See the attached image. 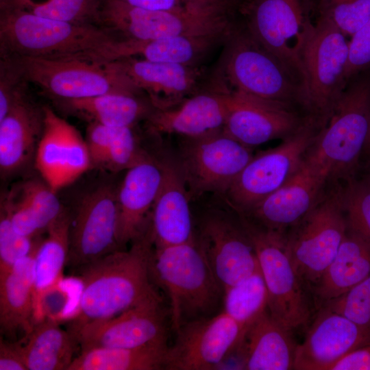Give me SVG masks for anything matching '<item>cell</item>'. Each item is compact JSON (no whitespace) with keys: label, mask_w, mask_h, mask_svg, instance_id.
Masks as SVG:
<instances>
[{"label":"cell","mask_w":370,"mask_h":370,"mask_svg":"<svg viewBox=\"0 0 370 370\" xmlns=\"http://www.w3.org/2000/svg\"><path fill=\"white\" fill-rule=\"evenodd\" d=\"M153 247L149 226L128 250H116L77 269L82 288L70 330L116 316L158 293L149 272Z\"/></svg>","instance_id":"cell-1"},{"label":"cell","mask_w":370,"mask_h":370,"mask_svg":"<svg viewBox=\"0 0 370 370\" xmlns=\"http://www.w3.org/2000/svg\"><path fill=\"white\" fill-rule=\"evenodd\" d=\"M206 86L282 103L306 115V92L300 81L237 21Z\"/></svg>","instance_id":"cell-2"},{"label":"cell","mask_w":370,"mask_h":370,"mask_svg":"<svg viewBox=\"0 0 370 370\" xmlns=\"http://www.w3.org/2000/svg\"><path fill=\"white\" fill-rule=\"evenodd\" d=\"M149 272L154 285L169 300L171 328L220 312L223 291L195 240L165 247H153Z\"/></svg>","instance_id":"cell-3"},{"label":"cell","mask_w":370,"mask_h":370,"mask_svg":"<svg viewBox=\"0 0 370 370\" xmlns=\"http://www.w3.org/2000/svg\"><path fill=\"white\" fill-rule=\"evenodd\" d=\"M370 124V75L352 78L327 124L309 148L304 161L329 186L355 178Z\"/></svg>","instance_id":"cell-4"},{"label":"cell","mask_w":370,"mask_h":370,"mask_svg":"<svg viewBox=\"0 0 370 370\" xmlns=\"http://www.w3.org/2000/svg\"><path fill=\"white\" fill-rule=\"evenodd\" d=\"M115 39L100 26L45 17L0 0V56H77Z\"/></svg>","instance_id":"cell-5"},{"label":"cell","mask_w":370,"mask_h":370,"mask_svg":"<svg viewBox=\"0 0 370 370\" xmlns=\"http://www.w3.org/2000/svg\"><path fill=\"white\" fill-rule=\"evenodd\" d=\"M195 238L223 293L252 274L259 262L239 213L223 195L191 201Z\"/></svg>","instance_id":"cell-6"},{"label":"cell","mask_w":370,"mask_h":370,"mask_svg":"<svg viewBox=\"0 0 370 370\" xmlns=\"http://www.w3.org/2000/svg\"><path fill=\"white\" fill-rule=\"evenodd\" d=\"M314 8V0H245L238 7L240 23L300 81L306 92L303 57L316 28Z\"/></svg>","instance_id":"cell-7"},{"label":"cell","mask_w":370,"mask_h":370,"mask_svg":"<svg viewBox=\"0 0 370 370\" xmlns=\"http://www.w3.org/2000/svg\"><path fill=\"white\" fill-rule=\"evenodd\" d=\"M28 82L55 101L108 93L143 94L113 62L81 56L64 58L15 57Z\"/></svg>","instance_id":"cell-8"},{"label":"cell","mask_w":370,"mask_h":370,"mask_svg":"<svg viewBox=\"0 0 370 370\" xmlns=\"http://www.w3.org/2000/svg\"><path fill=\"white\" fill-rule=\"evenodd\" d=\"M342 185L328 187L312 210L284 235L292 264L309 293L334 258L347 232Z\"/></svg>","instance_id":"cell-9"},{"label":"cell","mask_w":370,"mask_h":370,"mask_svg":"<svg viewBox=\"0 0 370 370\" xmlns=\"http://www.w3.org/2000/svg\"><path fill=\"white\" fill-rule=\"evenodd\" d=\"M174 150L190 201L223 195L254 156L223 129L195 137L178 136Z\"/></svg>","instance_id":"cell-10"},{"label":"cell","mask_w":370,"mask_h":370,"mask_svg":"<svg viewBox=\"0 0 370 370\" xmlns=\"http://www.w3.org/2000/svg\"><path fill=\"white\" fill-rule=\"evenodd\" d=\"M322 127L308 116L279 145L254 155L223 195L225 199L244 213L279 189L299 169Z\"/></svg>","instance_id":"cell-11"},{"label":"cell","mask_w":370,"mask_h":370,"mask_svg":"<svg viewBox=\"0 0 370 370\" xmlns=\"http://www.w3.org/2000/svg\"><path fill=\"white\" fill-rule=\"evenodd\" d=\"M241 218L265 281L270 314L294 332L308 327L316 310L288 255L284 235L260 230Z\"/></svg>","instance_id":"cell-12"},{"label":"cell","mask_w":370,"mask_h":370,"mask_svg":"<svg viewBox=\"0 0 370 370\" xmlns=\"http://www.w3.org/2000/svg\"><path fill=\"white\" fill-rule=\"evenodd\" d=\"M235 10H214L177 13L138 8L116 0H106L100 26L119 40H150L182 35L230 32L236 21Z\"/></svg>","instance_id":"cell-13"},{"label":"cell","mask_w":370,"mask_h":370,"mask_svg":"<svg viewBox=\"0 0 370 370\" xmlns=\"http://www.w3.org/2000/svg\"><path fill=\"white\" fill-rule=\"evenodd\" d=\"M349 41L330 21L317 16L314 34L304 53L306 114L324 127L348 82Z\"/></svg>","instance_id":"cell-14"},{"label":"cell","mask_w":370,"mask_h":370,"mask_svg":"<svg viewBox=\"0 0 370 370\" xmlns=\"http://www.w3.org/2000/svg\"><path fill=\"white\" fill-rule=\"evenodd\" d=\"M167 312L159 293L123 312L88 322L75 330L81 351L168 344Z\"/></svg>","instance_id":"cell-15"},{"label":"cell","mask_w":370,"mask_h":370,"mask_svg":"<svg viewBox=\"0 0 370 370\" xmlns=\"http://www.w3.org/2000/svg\"><path fill=\"white\" fill-rule=\"evenodd\" d=\"M242 333V327L222 310L188 323L175 332V341L167 349L164 369H219L233 354Z\"/></svg>","instance_id":"cell-16"},{"label":"cell","mask_w":370,"mask_h":370,"mask_svg":"<svg viewBox=\"0 0 370 370\" xmlns=\"http://www.w3.org/2000/svg\"><path fill=\"white\" fill-rule=\"evenodd\" d=\"M117 228L116 188L103 185L87 193L71 215L66 266L76 270L121 249Z\"/></svg>","instance_id":"cell-17"},{"label":"cell","mask_w":370,"mask_h":370,"mask_svg":"<svg viewBox=\"0 0 370 370\" xmlns=\"http://www.w3.org/2000/svg\"><path fill=\"white\" fill-rule=\"evenodd\" d=\"M155 155L162 177L149 223L153 245L165 247L193 242L195 238L191 201L174 150L167 145Z\"/></svg>","instance_id":"cell-18"},{"label":"cell","mask_w":370,"mask_h":370,"mask_svg":"<svg viewBox=\"0 0 370 370\" xmlns=\"http://www.w3.org/2000/svg\"><path fill=\"white\" fill-rule=\"evenodd\" d=\"M328 187L326 180L304 159L282 186L247 212L238 213L260 230L284 235L312 210Z\"/></svg>","instance_id":"cell-19"},{"label":"cell","mask_w":370,"mask_h":370,"mask_svg":"<svg viewBox=\"0 0 370 370\" xmlns=\"http://www.w3.org/2000/svg\"><path fill=\"white\" fill-rule=\"evenodd\" d=\"M34 157L44 181L56 193L92 167L86 140L75 127L47 106Z\"/></svg>","instance_id":"cell-20"},{"label":"cell","mask_w":370,"mask_h":370,"mask_svg":"<svg viewBox=\"0 0 370 370\" xmlns=\"http://www.w3.org/2000/svg\"><path fill=\"white\" fill-rule=\"evenodd\" d=\"M304 340L297 345L293 369L330 370L370 341V330L323 306L314 314Z\"/></svg>","instance_id":"cell-21"},{"label":"cell","mask_w":370,"mask_h":370,"mask_svg":"<svg viewBox=\"0 0 370 370\" xmlns=\"http://www.w3.org/2000/svg\"><path fill=\"white\" fill-rule=\"evenodd\" d=\"M110 62H113L159 110L175 107L201 91L208 77L201 66L156 62L136 58Z\"/></svg>","instance_id":"cell-22"},{"label":"cell","mask_w":370,"mask_h":370,"mask_svg":"<svg viewBox=\"0 0 370 370\" xmlns=\"http://www.w3.org/2000/svg\"><path fill=\"white\" fill-rule=\"evenodd\" d=\"M233 95L234 104L223 130L251 148L288 137L308 117L299 110L282 103L241 94Z\"/></svg>","instance_id":"cell-23"},{"label":"cell","mask_w":370,"mask_h":370,"mask_svg":"<svg viewBox=\"0 0 370 370\" xmlns=\"http://www.w3.org/2000/svg\"><path fill=\"white\" fill-rule=\"evenodd\" d=\"M231 31L182 35L145 41L116 39L83 56L103 62L136 58L156 62L201 66V62L217 47L225 42Z\"/></svg>","instance_id":"cell-24"},{"label":"cell","mask_w":370,"mask_h":370,"mask_svg":"<svg viewBox=\"0 0 370 370\" xmlns=\"http://www.w3.org/2000/svg\"><path fill=\"white\" fill-rule=\"evenodd\" d=\"M234 101L233 94L204 87L175 107L156 110L146 120L153 136L195 137L223 129Z\"/></svg>","instance_id":"cell-25"},{"label":"cell","mask_w":370,"mask_h":370,"mask_svg":"<svg viewBox=\"0 0 370 370\" xmlns=\"http://www.w3.org/2000/svg\"><path fill=\"white\" fill-rule=\"evenodd\" d=\"M162 177L155 153L126 171L116 188L117 239L121 249L147 231Z\"/></svg>","instance_id":"cell-26"},{"label":"cell","mask_w":370,"mask_h":370,"mask_svg":"<svg viewBox=\"0 0 370 370\" xmlns=\"http://www.w3.org/2000/svg\"><path fill=\"white\" fill-rule=\"evenodd\" d=\"M293 334L266 310L243 331L233 352L238 358L237 369H293L297 345Z\"/></svg>","instance_id":"cell-27"},{"label":"cell","mask_w":370,"mask_h":370,"mask_svg":"<svg viewBox=\"0 0 370 370\" xmlns=\"http://www.w3.org/2000/svg\"><path fill=\"white\" fill-rule=\"evenodd\" d=\"M44 128V107L27 92L0 121V170L3 175L18 171L35 156Z\"/></svg>","instance_id":"cell-28"},{"label":"cell","mask_w":370,"mask_h":370,"mask_svg":"<svg viewBox=\"0 0 370 370\" xmlns=\"http://www.w3.org/2000/svg\"><path fill=\"white\" fill-rule=\"evenodd\" d=\"M35 248L20 259L5 275L0 276V328L1 334L14 336L30 332L35 324Z\"/></svg>","instance_id":"cell-29"},{"label":"cell","mask_w":370,"mask_h":370,"mask_svg":"<svg viewBox=\"0 0 370 370\" xmlns=\"http://www.w3.org/2000/svg\"><path fill=\"white\" fill-rule=\"evenodd\" d=\"M370 275V246L347 230L334 258L310 293L316 312Z\"/></svg>","instance_id":"cell-30"},{"label":"cell","mask_w":370,"mask_h":370,"mask_svg":"<svg viewBox=\"0 0 370 370\" xmlns=\"http://www.w3.org/2000/svg\"><path fill=\"white\" fill-rule=\"evenodd\" d=\"M143 94L108 93L56 101L67 112L110 127H134L155 110Z\"/></svg>","instance_id":"cell-31"},{"label":"cell","mask_w":370,"mask_h":370,"mask_svg":"<svg viewBox=\"0 0 370 370\" xmlns=\"http://www.w3.org/2000/svg\"><path fill=\"white\" fill-rule=\"evenodd\" d=\"M25 340L16 343L27 370H68L79 345L70 330L47 318L37 321Z\"/></svg>","instance_id":"cell-32"},{"label":"cell","mask_w":370,"mask_h":370,"mask_svg":"<svg viewBox=\"0 0 370 370\" xmlns=\"http://www.w3.org/2000/svg\"><path fill=\"white\" fill-rule=\"evenodd\" d=\"M71 214L65 209L40 241L34 256V309L41 296L60 284L69 251Z\"/></svg>","instance_id":"cell-33"},{"label":"cell","mask_w":370,"mask_h":370,"mask_svg":"<svg viewBox=\"0 0 370 370\" xmlns=\"http://www.w3.org/2000/svg\"><path fill=\"white\" fill-rule=\"evenodd\" d=\"M168 344L132 348L99 347L82 350L68 370L164 369Z\"/></svg>","instance_id":"cell-34"},{"label":"cell","mask_w":370,"mask_h":370,"mask_svg":"<svg viewBox=\"0 0 370 370\" xmlns=\"http://www.w3.org/2000/svg\"><path fill=\"white\" fill-rule=\"evenodd\" d=\"M268 307V291L259 267L250 275L224 291L222 311L243 331Z\"/></svg>","instance_id":"cell-35"},{"label":"cell","mask_w":370,"mask_h":370,"mask_svg":"<svg viewBox=\"0 0 370 370\" xmlns=\"http://www.w3.org/2000/svg\"><path fill=\"white\" fill-rule=\"evenodd\" d=\"M3 1L45 17L77 24L100 26L101 14L106 0Z\"/></svg>","instance_id":"cell-36"},{"label":"cell","mask_w":370,"mask_h":370,"mask_svg":"<svg viewBox=\"0 0 370 370\" xmlns=\"http://www.w3.org/2000/svg\"><path fill=\"white\" fill-rule=\"evenodd\" d=\"M347 230L370 246V182L354 178L342 185Z\"/></svg>","instance_id":"cell-37"},{"label":"cell","mask_w":370,"mask_h":370,"mask_svg":"<svg viewBox=\"0 0 370 370\" xmlns=\"http://www.w3.org/2000/svg\"><path fill=\"white\" fill-rule=\"evenodd\" d=\"M18 197L29 208L41 232H47L64 209L56 193L45 181L31 180L25 182L19 189Z\"/></svg>","instance_id":"cell-38"},{"label":"cell","mask_w":370,"mask_h":370,"mask_svg":"<svg viewBox=\"0 0 370 370\" xmlns=\"http://www.w3.org/2000/svg\"><path fill=\"white\" fill-rule=\"evenodd\" d=\"M319 16L352 36L370 17V0H318Z\"/></svg>","instance_id":"cell-39"},{"label":"cell","mask_w":370,"mask_h":370,"mask_svg":"<svg viewBox=\"0 0 370 370\" xmlns=\"http://www.w3.org/2000/svg\"><path fill=\"white\" fill-rule=\"evenodd\" d=\"M134 127H114L104 169L112 172L128 170L150 158L141 145Z\"/></svg>","instance_id":"cell-40"},{"label":"cell","mask_w":370,"mask_h":370,"mask_svg":"<svg viewBox=\"0 0 370 370\" xmlns=\"http://www.w3.org/2000/svg\"><path fill=\"white\" fill-rule=\"evenodd\" d=\"M0 208V276L7 273L20 259L32 252L39 240L18 234L14 230L4 197Z\"/></svg>","instance_id":"cell-41"},{"label":"cell","mask_w":370,"mask_h":370,"mask_svg":"<svg viewBox=\"0 0 370 370\" xmlns=\"http://www.w3.org/2000/svg\"><path fill=\"white\" fill-rule=\"evenodd\" d=\"M324 306L370 330V275Z\"/></svg>","instance_id":"cell-42"},{"label":"cell","mask_w":370,"mask_h":370,"mask_svg":"<svg viewBox=\"0 0 370 370\" xmlns=\"http://www.w3.org/2000/svg\"><path fill=\"white\" fill-rule=\"evenodd\" d=\"M132 7L177 13L238 8L240 0H116Z\"/></svg>","instance_id":"cell-43"},{"label":"cell","mask_w":370,"mask_h":370,"mask_svg":"<svg viewBox=\"0 0 370 370\" xmlns=\"http://www.w3.org/2000/svg\"><path fill=\"white\" fill-rule=\"evenodd\" d=\"M0 121L14 103L27 92L28 82L15 61L9 56H0Z\"/></svg>","instance_id":"cell-44"},{"label":"cell","mask_w":370,"mask_h":370,"mask_svg":"<svg viewBox=\"0 0 370 370\" xmlns=\"http://www.w3.org/2000/svg\"><path fill=\"white\" fill-rule=\"evenodd\" d=\"M349 41L346 78H352L370 68V17Z\"/></svg>","instance_id":"cell-45"},{"label":"cell","mask_w":370,"mask_h":370,"mask_svg":"<svg viewBox=\"0 0 370 370\" xmlns=\"http://www.w3.org/2000/svg\"><path fill=\"white\" fill-rule=\"evenodd\" d=\"M114 127L89 123L85 139L92 167L104 168Z\"/></svg>","instance_id":"cell-46"},{"label":"cell","mask_w":370,"mask_h":370,"mask_svg":"<svg viewBox=\"0 0 370 370\" xmlns=\"http://www.w3.org/2000/svg\"><path fill=\"white\" fill-rule=\"evenodd\" d=\"M330 370H370V341L343 357Z\"/></svg>","instance_id":"cell-47"},{"label":"cell","mask_w":370,"mask_h":370,"mask_svg":"<svg viewBox=\"0 0 370 370\" xmlns=\"http://www.w3.org/2000/svg\"><path fill=\"white\" fill-rule=\"evenodd\" d=\"M0 370H27L16 343L0 338Z\"/></svg>","instance_id":"cell-48"},{"label":"cell","mask_w":370,"mask_h":370,"mask_svg":"<svg viewBox=\"0 0 370 370\" xmlns=\"http://www.w3.org/2000/svg\"><path fill=\"white\" fill-rule=\"evenodd\" d=\"M364 152L370 155V124H369L368 137H367V140L366 145L365 147Z\"/></svg>","instance_id":"cell-49"},{"label":"cell","mask_w":370,"mask_h":370,"mask_svg":"<svg viewBox=\"0 0 370 370\" xmlns=\"http://www.w3.org/2000/svg\"><path fill=\"white\" fill-rule=\"evenodd\" d=\"M366 180L370 182V175L367 177V178H366Z\"/></svg>","instance_id":"cell-50"}]
</instances>
